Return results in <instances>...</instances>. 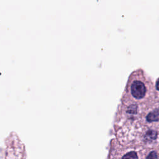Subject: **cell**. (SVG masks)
<instances>
[{
  "instance_id": "3957f363",
  "label": "cell",
  "mask_w": 159,
  "mask_h": 159,
  "mask_svg": "<svg viewBox=\"0 0 159 159\" xmlns=\"http://www.w3.org/2000/svg\"><path fill=\"white\" fill-rule=\"evenodd\" d=\"M157 134L154 130H148L144 135V140L147 142H151L157 138Z\"/></svg>"
},
{
  "instance_id": "5b68a950",
  "label": "cell",
  "mask_w": 159,
  "mask_h": 159,
  "mask_svg": "<svg viewBox=\"0 0 159 159\" xmlns=\"http://www.w3.org/2000/svg\"><path fill=\"white\" fill-rule=\"evenodd\" d=\"M147 158H157V154H155V152H152V153H151L147 157Z\"/></svg>"
},
{
  "instance_id": "7a4b0ae2",
  "label": "cell",
  "mask_w": 159,
  "mask_h": 159,
  "mask_svg": "<svg viewBox=\"0 0 159 159\" xmlns=\"http://www.w3.org/2000/svg\"><path fill=\"white\" fill-rule=\"evenodd\" d=\"M159 119V111L155 110L149 113L147 116V120L148 122H153Z\"/></svg>"
},
{
  "instance_id": "8992f818",
  "label": "cell",
  "mask_w": 159,
  "mask_h": 159,
  "mask_svg": "<svg viewBox=\"0 0 159 159\" xmlns=\"http://www.w3.org/2000/svg\"><path fill=\"white\" fill-rule=\"evenodd\" d=\"M157 88L158 90H159V79L157 81Z\"/></svg>"
},
{
  "instance_id": "6da1fadb",
  "label": "cell",
  "mask_w": 159,
  "mask_h": 159,
  "mask_svg": "<svg viewBox=\"0 0 159 159\" xmlns=\"http://www.w3.org/2000/svg\"><path fill=\"white\" fill-rule=\"evenodd\" d=\"M130 94L137 99L143 98L146 93V87L144 83L140 80H134L129 85Z\"/></svg>"
},
{
  "instance_id": "277c9868",
  "label": "cell",
  "mask_w": 159,
  "mask_h": 159,
  "mask_svg": "<svg viewBox=\"0 0 159 159\" xmlns=\"http://www.w3.org/2000/svg\"><path fill=\"white\" fill-rule=\"evenodd\" d=\"M122 158H138L136 153L135 152H130L129 153H127L125 155H123Z\"/></svg>"
}]
</instances>
